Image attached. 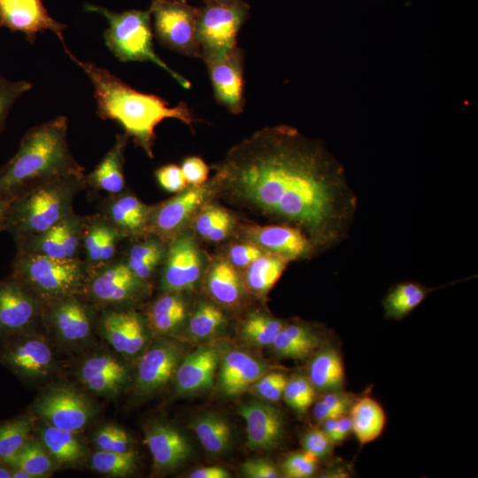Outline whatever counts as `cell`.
Returning a JSON list of instances; mask_svg holds the SVG:
<instances>
[{"mask_svg": "<svg viewBox=\"0 0 478 478\" xmlns=\"http://www.w3.org/2000/svg\"><path fill=\"white\" fill-rule=\"evenodd\" d=\"M213 185L235 203L300 228L313 245L340 239L354 211L342 169L318 143L288 126L235 145Z\"/></svg>", "mask_w": 478, "mask_h": 478, "instance_id": "cell-1", "label": "cell"}, {"mask_svg": "<svg viewBox=\"0 0 478 478\" xmlns=\"http://www.w3.org/2000/svg\"><path fill=\"white\" fill-rule=\"evenodd\" d=\"M64 49L90 79L96 114L103 120L117 121L149 157H153L155 127L163 120L176 119L190 127L195 121L186 103L170 106L160 96L137 91L107 69L81 61L67 47Z\"/></svg>", "mask_w": 478, "mask_h": 478, "instance_id": "cell-2", "label": "cell"}, {"mask_svg": "<svg viewBox=\"0 0 478 478\" xmlns=\"http://www.w3.org/2000/svg\"><path fill=\"white\" fill-rule=\"evenodd\" d=\"M83 171L69 150L67 119L58 116L26 132L18 151L1 167L0 196L12 198L38 181Z\"/></svg>", "mask_w": 478, "mask_h": 478, "instance_id": "cell-3", "label": "cell"}, {"mask_svg": "<svg viewBox=\"0 0 478 478\" xmlns=\"http://www.w3.org/2000/svg\"><path fill=\"white\" fill-rule=\"evenodd\" d=\"M85 187L84 174L58 176L27 187L11 198L4 230L14 241L44 232L74 212V199Z\"/></svg>", "mask_w": 478, "mask_h": 478, "instance_id": "cell-4", "label": "cell"}, {"mask_svg": "<svg viewBox=\"0 0 478 478\" xmlns=\"http://www.w3.org/2000/svg\"><path fill=\"white\" fill-rule=\"evenodd\" d=\"M90 271L80 258L61 259L17 251L12 276L44 304L73 295L83 296Z\"/></svg>", "mask_w": 478, "mask_h": 478, "instance_id": "cell-5", "label": "cell"}, {"mask_svg": "<svg viewBox=\"0 0 478 478\" xmlns=\"http://www.w3.org/2000/svg\"><path fill=\"white\" fill-rule=\"evenodd\" d=\"M88 12L106 18L109 27L104 33L107 48L120 61H150L168 73L181 86L190 88V82L171 69L155 52L152 44L150 12L130 10L113 12L104 7L86 5Z\"/></svg>", "mask_w": 478, "mask_h": 478, "instance_id": "cell-6", "label": "cell"}, {"mask_svg": "<svg viewBox=\"0 0 478 478\" xmlns=\"http://www.w3.org/2000/svg\"><path fill=\"white\" fill-rule=\"evenodd\" d=\"M248 12L243 0L207 3L197 9V35L204 63L225 57L237 46L236 36Z\"/></svg>", "mask_w": 478, "mask_h": 478, "instance_id": "cell-7", "label": "cell"}, {"mask_svg": "<svg viewBox=\"0 0 478 478\" xmlns=\"http://www.w3.org/2000/svg\"><path fill=\"white\" fill-rule=\"evenodd\" d=\"M34 412L55 428L78 432L95 418L94 403L78 389L66 384L45 389L33 405Z\"/></svg>", "mask_w": 478, "mask_h": 478, "instance_id": "cell-8", "label": "cell"}, {"mask_svg": "<svg viewBox=\"0 0 478 478\" xmlns=\"http://www.w3.org/2000/svg\"><path fill=\"white\" fill-rule=\"evenodd\" d=\"M158 39L179 53L200 57L197 35V9L180 0H154L149 9Z\"/></svg>", "mask_w": 478, "mask_h": 478, "instance_id": "cell-9", "label": "cell"}, {"mask_svg": "<svg viewBox=\"0 0 478 478\" xmlns=\"http://www.w3.org/2000/svg\"><path fill=\"white\" fill-rule=\"evenodd\" d=\"M96 307L81 295L69 296L45 303L42 320L59 343L78 346L92 335Z\"/></svg>", "mask_w": 478, "mask_h": 478, "instance_id": "cell-10", "label": "cell"}, {"mask_svg": "<svg viewBox=\"0 0 478 478\" xmlns=\"http://www.w3.org/2000/svg\"><path fill=\"white\" fill-rule=\"evenodd\" d=\"M0 363L27 382L46 379L53 371V351L41 335L34 331L3 338Z\"/></svg>", "mask_w": 478, "mask_h": 478, "instance_id": "cell-11", "label": "cell"}, {"mask_svg": "<svg viewBox=\"0 0 478 478\" xmlns=\"http://www.w3.org/2000/svg\"><path fill=\"white\" fill-rule=\"evenodd\" d=\"M146 291V282L138 279L123 259H114L90 273L83 297L96 306L112 308L138 301Z\"/></svg>", "mask_w": 478, "mask_h": 478, "instance_id": "cell-12", "label": "cell"}, {"mask_svg": "<svg viewBox=\"0 0 478 478\" xmlns=\"http://www.w3.org/2000/svg\"><path fill=\"white\" fill-rule=\"evenodd\" d=\"M43 308L44 303L12 275L0 281V337L33 331Z\"/></svg>", "mask_w": 478, "mask_h": 478, "instance_id": "cell-13", "label": "cell"}, {"mask_svg": "<svg viewBox=\"0 0 478 478\" xmlns=\"http://www.w3.org/2000/svg\"><path fill=\"white\" fill-rule=\"evenodd\" d=\"M183 358L181 345L171 338L154 342L142 355L135 377L134 391L149 397L163 389L174 377Z\"/></svg>", "mask_w": 478, "mask_h": 478, "instance_id": "cell-14", "label": "cell"}, {"mask_svg": "<svg viewBox=\"0 0 478 478\" xmlns=\"http://www.w3.org/2000/svg\"><path fill=\"white\" fill-rule=\"evenodd\" d=\"M86 216L74 212L42 233L16 240L17 251L55 258H78L82 251Z\"/></svg>", "mask_w": 478, "mask_h": 478, "instance_id": "cell-15", "label": "cell"}, {"mask_svg": "<svg viewBox=\"0 0 478 478\" xmlns=\"http://www.w3.org/2000/svg\"><path fill=\"white\" fill-rule=\"evenodd\" d=\"M160 287L164 292L191 289L202 271L200 251L192 236L179 235L170 242L166 251Z\"/></svg>", "mask_w": 478, "mask_h": 478, "instance_id": "cell-16", "label": "cell"}, {"mask_svg": "<svg viewBox=\"0 0 478 478\" xmlns=\"http://www.w3.org/2000/svg\"><path fill=\"white\" fill-rule=\"evenodd\" d=\"M149 328L147 320L134 311L109 308L99 320L104 338L127 358L143 351L149 340Z\"/></svg>", "mask_w": 478, "mask_h": 478, "instance_id": "cell-17", "label": "cell"}, {"mask_svg": "<svg viewBox=\"0 0 478 478\" xmlns=\"http://www.w3.org/2000/svg\"><path fill=\"white\" fill-rule=\"evenodd\" d=\"M207 192L206 187L192 186L164 203L153 206L148 235H153L164 242L172 241L181 235L180 232L191 215L205 200Z\"/></svg>", "mask_w": 478, "mask_h": 478, "instance_id": "cell-18", "label": "cell"}, {"mask_svg": "<svg viewBox=\"0 0 478 478\" xmlns=\"http://www.w3.org/2000/svg\"><path fill=\"white\" fill-rule=\"evenodd\" d=\"M0 27L23 34L31 43L38 33L50 30L66 47L63 36L66 26L48 13L42 0H0Z\"/></svg>", "mask_w": 478, "mask_h": 478, "instance_id": "cell-19", "label": "cell"}, {"mask_svg": "<svg viewBox=\"0 0 478 478\" xmlns=\"http://www.w3.org/2000/svg\"><path fill=\"white\" fill-rule=\"evenodd\" d=\"M77 376L89 391L109 398L120 394L129 380L127 366L109 352L87 357L79 366Z\"/></svg>", "mask_w": 478, "mask_h": 478, "instance_id": "cell-20", "label": "cell"}, {"mask_svg": "<svg viewBox=\"0 0 478 478\" xmlns=\"http://www.w3.org/2000/svg\"><path fill=\"white\" fill-rule=\"evenodd\" d=\"M243 58L235 46L225 57L205 62L217 101L232 113L244 106Z\"/></svg>", "mask_w": 478, "mask_h": 478, "instance_id": "cell-21", "label": "cell"}, {"mask_svg": "<svg viewBox=\"0 0 478 478\" xmlns=\"http://www.w3.org/2000/svg\"><path fill=\"white\" fill-rule=\"evenodd\" d=\"M153 206L143 204L135 195L124 190L109 195L102 204L100 215L104 218L122 237L148 235V227Z\"/></svg>", "mask_w": 478, "mask_h": 478, "instance_id": "cell-22", "label": "cell"}, {"mask_svg": "<svg viewBox=\"0 0 478 478\" xmlns=\"http://www.w3.org/2000/svg\"><path fill=\"white\" fill-rule=\"evenodd\" d=\"M238 412L246 424L249 448L270 451L278 446L284 429L283 418L278 409L267 404L251 401L241 405Z\"/></svg>", "mask_w": 478, "mask_h": 478, "instance_id": "cell-23", "label": "cell"}, {"mask_svg": "<svg viewBox=\"0 0 478 478\" xmlns=\"http://www.w3.org/2000/svg\"><path fill=\"white\" fill-rule=\"evenodd\" d=\"M244 235L248 242L288 260L305 258L313 246L307 235L294 226H250L244 230Z\"/></svg>", "mask_w": 478, "mask_h": 478, "instance_id": "cell-24", "label": "cell"}, {"mask_svg": "<svg viewBox=\"0 0 478 478\" xmlns=\"http://www.w3.org/2000/svg\"><path fill=\"white\" fill-rule=\"evenodd\" d=\"M220 360L219 348L204 344L182 358L174 375L178 395L197 393L212 387Z\"/></svg>", "mask_w": 478, "mask_h": 478, "instance_id": "cell-25", "label": "cell"}, {"mask_svg": "<svg viewBox=\"0 0 478 478\" xmlns=\"http://www.w3.org/2000/svg\"><path fill=\"white\" fill-rule=\"evenodd\" d=\"M144 443L159 471H168L184 462L190 454L186 437L173 426L155 422L144 433Z\"/></svg>", "mask_w": 478, "mask_h": 478, "instance_id": "cell-26", "label": "cell"}, {"mask_svg": "<svg viewBox=\"0 0 478 478\" xmlns=\"http://www.w3.org/2000/svg\"><path fill=\"white\" fill-rule=\"evenodd\" d=\"M267 369L265 362L246 351H229L220 359L219 388L225 396H236L255 383Z\"/></svg>", "mask_w": 478, "mask_h": 478, "instance_id": "cell-27", "label": "cell"}, {"mask_svg": "<svg viewBox=\"0 0 478 478\" xmlns=\"http://www.w3.org/2000/svg\"><path fill=\"white\" fill-rule=\"evenodd\" d=\"M127 137V135L116 136L112 147L94 170L89 174L85 175L86 186L95 190L107 192L109 195L118 194L124 190L123 164Z\"/></svg>", "mask_w": 478, "mask_h": 478, "instance_id": "cell-28", "label": "cell"}, {"mask_svg": "<svg viewBox=\"0 0 478 478\" xmlns=\"http://www.w3.org/2000/svg\"><path fill=\"white\" fill-rule=\"evenodd\" d=\"M205 283L210 296L220 305L233 307L243 299V282L228 260H214L208 270Z\"/></svg>", "mask_w": 478, "mask_h": 478, "instance_id": "cell-29", "label": "cell"}, {"mask_svg": "<svg viewBox=\"0 0 478 478\" xmlns=\"http://www.w3.org/2000/svg\"><path fill=\"white\" fill-rule=\"evenodd\" d=\"M40 443L55 462L60 465H75L86 453L82 442L74 432L50 426L40 429Z\"/></svg>", "mask_w": 478, "mask_h": 478, "instance_id": "cell-30", "label": "cell"}, {"mask_svg": "<svg viewBox=\"0 0 478 478\" xmlns=\"http://www.w3.org/2000/svg\"><path fill=\"white\" fill-rule=\"evenodd\" d=\"M289 261L280 255L265 252L246 266L245 284L254 294L266 295L281 276Z\"/></svg>", "mask_w": 478, "mask_h": 478, "instance_id": "cell-31", "label": "cell"}, {"mask_svg": "<svg viewBox=\"0 0 478 478\" xmlns=\"http://www.w3.org/2000/svg\"><path fill=\"white\" fill-rule=\"evenodd\" d=\"M352 432L360 444L378 438L385 425V413L373 398L366 397L358 400L351 409Z\"/></svg>", "mask_w": 478, "mask_h": 478, "instance_id": "cell-32", "label": "cell"}, {"mask_svg": "<svg viewBox=\"0 0 478 478\" xmlns=\"http://www.w3.org/2000/svg\"><path fill=\"white\" fill-rule=\"evenodd\" d=\"M192 428L204 449L220 455L227 451L231 443V429L224 419L209 412L197 417Z\"/></svg>", "mask_w": 478, "mask_h": 478, "instance_id": "cell-33", "label": "cell"}, {"mask_svg": "<svg viewBox=\"0 0 478 478\" xmlns=\"http://www.w3.org/2000/svg\"><path fill=\"white\" fill-rule=\"evenodd\" d=\"M344 371L339 354L333 349L319 352L309 366V380L315 389H331L340 387Z\"/></svg>", "mask_w": 478, "mask_h": 478, "instance_id": "cell-34", "label": "cell"}, {"mask_svg": "<svg viewBox=\"0 0 478 478\" xmlns=\"http://www.w3.org/2000/svg\"><path fill=\"white\" fill-rule=\"evenodd\" d=\"M35 425L32 414H23L0 424V461L8 463L30 439Z\"/></svg>", "mask_w": 478, "mask_h": 478, "instance_id": "cell-35", "label": "cell"}, {"mask_svg": "<svg viewBox=\"0 0 478 478\" xmlns=\"http://www.w3.org/2000/svg\"><path fill=\"white\" fill-rule=\"evenodd\" d=\"M283 327L282 321L275 318L263 312H252L244 320L241 335L252 346H270Z\"/></svg>", "mask_w": 478, "mask_h": 478, "instance_id": "cell-36", "label": "cell"}, {"mask_svg": "<svg viewBox=\"0 0 478 478\" xmlns=\"http://www.w3.org/2000/svg\"><path fill=\"white\" fill-rule=\"evenodd\" d=\"M54 459L40 441L31 438L17 455L8 463L10 466L19 467L33 478L46 477L54 468Z\"/></svg>", "mask_w": 478, "mask_h": 478, "instance_id": "cell-37", "label": "cell"}, {"mask_svg": "<svg viewBox=\"0 0 478 478\" xmlns=\"http://www.w3.org/2000/svg\"><path fill=\"white\" fill-rule=\"evenodd\" d=\"M226 322L222 311L213 304L201 302L189 323V334L195 340H204L216 334Z\"/></svg>", "mask_w": 478, "mask_h": 478, "instance_id": "cell-38", "label": "cell"}, {"mask_svg": "<svg viewBox=\"0 0 478 478\" xmlns=\"http://www.w3.org/2000/svg\"><path fill=\"white\" fill-rule=\"evenodd\" d=\"M92 468L103 474L124 477L131 474L136 465V454L131 449L124 452L96 451L90 459Z\"/></svg>", "mask_w": 478, "mask_h": 478, "instance_id": "cell-39", "label": "cell"}, {"mask_svg": "<svg viewBox=\"0 0 478 478\" xmlns=\"http://www.w3.org/2000/svg\"><path fill=\"white\" fill-rule=\"evenodd\" d=\"M107 221L100 214L86 216L82 236L84 261L90 273L100 266V251Z\"/></svg>", "mask_w": 478, "mask_h": 478, "instance_id": "cell-40", "label": "cell"}, {"mask_svg": "<svg viewBox=\"0 0 478 478\" xmlns=\"http://www.w3.org/2000/svg\"><path fill=\"white\" fill-rule=\"evenodd\" d=\"M425 297L426 290L420 285L412 282L401 283L386 297V311L391 317H403L416 308Z\"/></svg>", "mask_w": 478, "mask_h": 478, "instance_id": "cell-41", "label": "cell"}, {"mask_svg": "<svg viewBox=\"0 0 478 478\" xmlns=\"http://www.w3.org/2000/svg\"><path fill=\"white\" fill-rule=\"evenodd\" d=\"M166 251L164 241L150 235L146 239L132 244L123 260L134 272L145 264L160 263L165 258Z\"/></svg>", "mask_w": 478, "mask_h": 478, "instance_id": "cell-42", "label": "cell"}, {"mask_svg": "<svg viewBox=\"0 0 478 478\" xmlns=\"http://www.w3.org/2000/svg\"><path fill=\"white\" fill-rule=\"evenodd\" d=\"M315 388L308 378L297 376L288 380L282 397L286 404L298 412H305L312 404Z\"/></svg>", "mask_w": 478, "mask_h": 478, "instance_id": "cell-43", "label": "cell"}, {"mask_svg": "<svg viewBox=\"0 0 478 478\" xmlns=\"http://www.w3.org/2000/svg\"><path fill=\"white\" fill-rule=\"evenodd\" d=\"M94 441L99 450L115 452L129 450L130 438L127 433L116 425L107 424L99 428Z\"/></svg>", "mask_w": 478, "mask_h": 478, "instance_id": "cell-44", "label": "cell"}, {"mask_svg": "<svg viewBox=\"0 0 478 478\" xmlns=\"http://www.w3.org/2000/svg\"><path fill=\"white\" fill-rule=\"evenodd\" d=\"M318 466V459L303 451L289 454L283 461L282 471L289 478H307L312 476Z\"/></svg>", "mask_w": 478, "mask_h": 478, "instance_id": "cell-45", "label": "cell"}, {"mask_svg": "<svg viewBox=\"0 0 478 478\" xmlns=\"http://www.w3.org/2000/svg\"><path fill=\"white\" fill-rule=\"evenodd\" d=\"M31 89L32 84L28 81H13L0 76V132L12 105L22 94Z\"/></svg>", "mask_w": 478, "mask_h": 478, "instance_id": "cell-46", "label": "cell"}, {"mask_svg": "<svg viewBox=\"0 0 478 478\" xmlns=\"http://www.w3.org/2000/svg\"><path fill=\"white\" fill-rule=\"evenodd\" d=\"M287 381V377L282 373H267L255 382L254 390L262 398L275 402L282 397Z\"/></svg>", "mask_w": 478, "mask_h": 478, "instance_id": "cell-47", "label": "cell"}, {"mask_svg": "<svg viewBox=\"0 0 478 478\" xmlns=\"http://www.w3.org/2000/svg\"><path fill=\"white\" fill-rule=\"evenodd\" d=\"M302 445L319 459L330 454L333 443L322 429L312 428L304 435Z\"/></svg>", "mask_w": 478, "mask_h": 478, "instance_id": "cell-48", "label": "cell"}, {"mask_svg": "<svg viewBox=\"0 0 478 478\" xmlns=\"http://www.w3.org/2000/svg\"><path fill=\"white\" fill-rule=\"evenodd\" d=\"M155 175L159 185L168 192L180 193L187 186L182 171L176 165L163 166L156 171Z\"/></svg>", "mask_w": 478, "mask_h": 478, "instance_id": "cell-49", "label": "cell"}, {"mask_svg": "<svg viewBox=\"0 0 478 478\" xmlns=\"http://www.w3.org/2000/svg\"><path fill=\"white\" fill-rule=\"evenodd\" d=\"M266 251L257 244L247 242L232 245L228 250V260L236 267H246Z\"/></svg>", "mask_w": 478, "mask_h": 478, "instance_id": "cell-50", "label": "cell"}, {"mask_svg": "<svg viewBox=\"0 0 478 478\" xmlns=\"http://www.w3.org/2000/svg\"><path fill=\"white\" fill-rule=\"evenodd\" d=\"M181 169L187 183L192 186L202 185L209 174L208 166L198 157H189L185 158Z\"/></svg>", "mask_w": 478, "mask_h": 478, "instance_id": "cell-51", "label": "cell"}, {"mask_svg": "<svg viewBox=\"0 0 478 478\" xmlns=\"http://www.w3.org/2000/svg\"><path fill=\"white\" fill-rule=\"evenodd\" d=\"M242 472L248 478H277L279 471L270 461L264 459H252L242 465Z\"/></svg>", "mask_w": 478, "mask_h": 478, "instance_id": "cell-52", "label": "cell"}, {"mask_svg": "<svg viewBox=\"0 0 478 478\" xmlns=\"http://www.w3.org/2000/svg\"><path fill=\"white\" fill-rule=\"evenodd\" d=\"M225 210L210 205L205 207L197 216L195 222V228L197 233L203 238L208 236L213 227L220 219Z\"/></svg>", "mask_w": 478, "mask_h": 478, "instance_id": "cell-53", "label": "cell"}, {"mask_svg": "<svg viewBox=\"0 0 478 478\" xmlns=\"http://www.w3.org/2000/svg\"><path fill=\"white\" fill-rule=\"evenodd\" d=\"M232 225V217L225 211L206 239L215 243L224 240L229 235Z\"/></svg>", "mask_w": 478, "mask_h": 478, "instance_id": "cell-54", "label": "cell"}, {"mask_svg": "<svg viewBox=\"0 0 478 478\" xmlns=\"http://www.w3.org/2000/svg\"><path fill=\"white\" fill-rule=\"evenodd\" d=\"M321 400L340 415L345 414L351 405L350 397L343 393L331 392L325 395Z\"/></svg>", "mask_w": 478, "mask_h": 478, "instance_id": "cell-55", "label": "cell"}, {"mask_svg": "<svg viewBox=\"0 0 478 478\" xmlns=\"http://www.w3.org/2000/svg\"><path fill=\"white\" fill-rule=\"evenodd\" d=\"M189 476L190 478H228L230 474L222 466H212L196 469Z\"/></svg>", "mask_w": 478, "mask_h": 478, "instance_id": "cell-56", "label": "cell"}, {"mask_svg": "<svg viewBox=\"0 0 478 478\" xmlns=\"http://www.w3.org/2000/svg\"><path fill=\"white\" fill-rule=\"evenodd\" d=\"M313 416L317 420L323 422L329 419L339 418L342 415L320 400L314 405Z\"/></svg>", "mask_w": 478, "mask_h": 478, "instance_id": "cell-57", "label": "cell"}, {"mask_svg": "<svg viewBox=\"0 0 478 478\" xmlns=\"http://www.w3.org/2000/svg\"><path fill=\"white\" fill-rule=\"evenodd\" d=\"M352 432V424L350 416L345 414L337 419V429L335 443L343 441Z\"/></svg>", "mask_w": 478, "mask_h": 478, "instance_id": "cell-58", "label": "cell"}, {"mask_svg": "<svg viewBox=\"0 0 478 478\" xmlns=\"http://www.w3.org/2000/svg\"><path fill=\"white\" fill-rule=\"evenodd\" d=\"M337 419L338 418L329 419L323 421L322 430L326 433V435L328 436V438L331 440L333 443H335V441L336 429H337Z\"/></svg>", "mask_w": 478, "mask_h": 478, "instance_id": "cell-59", "label": "cell"}, {"mask_svg": "<svg viewBox=\"0 0 478 478\" xmlns=\"http://www.w3.org/2000/svg\"><path fill=\"white\" fill-rule=\"evenodd\" d=\"M11 198L0 196V232L4 230L6 211Z\"/></svg>", "mask_w": 478, "mask_h": 478, "instance_id": "cell-60", "label": "cell"}, {"mask_svg": "<svg viewBox=\"0 0 478 478\" xmlns=\"http://www.w3.org/2000/svg\"><path fill=\"white\" fill-rule=\"evenodd\" d=\"M0 478H12L10 466L2 461H0Z\"/></svg>", "mask_w": 478, "mask_h": 478, "instance_id": "cell-61", "label": "cell"}, {"mask_svg": "<svg viewBox=\"0 0 478 478\" xmlns=\"http://www.w3.org/2000/svg\"><path fill=\"white\" fill-rule=\"evenodd\" d=\"M233 0H206L207 3H222V2H229Z\"/></svg>", "mask_w": 478, "mask_h": 478, "instance_id": "cell-62", "label": "cell"}, {"mask_svg": "<svg viewBox=\"0 0 478 478\" xmlns=\"http://www.w3.org/2000/svg\"><path fill=\"white\" fill-rule=\"evenodd\" d=\"M180 1H186V0H180Z\"/></svg>", "mask_w": 478, "mask_h": 478, "instance_id": "cell-63", "label": "cell"}, {"mask_svg": "<svg viewBox=\"0 0 478 478\" xmlns=\"http://www.w3.org/2000/svg\"><path fill=\"white\" fill-rule=\"evenodd\" d=\"M0 170H1V168H0Z\"/></svg>", "mask_w": 478, "mask_h": 478, "instance_id": "cell-64", "label": "cell"}]
</instances>
